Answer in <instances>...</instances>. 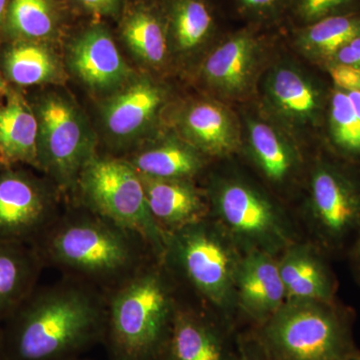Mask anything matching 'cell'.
Instances as JSON below:
<instances>
[{
    "instance_id": "cell-1",
    "label": "cell",
    "mask_w": 360,
    "mask_h": 360,
    "mask_svg": "<svg viewBox=\"0 0 360 360\" xmlns=\"http://www.w3.org/2000/svg\"><path fill=\"white\" fill-rule=\"evenodd\" d=\"M106 326V297L65 277L39 288L4 322L7 360H73L98 342Z\"/></svg>"
},
{
    "instance_id": "cell-2",
    "label": "cell",
    "mask_w": 360,
    "mask_h": 360,
    "mask_svg": "<svg viewBox=\"0 0 360 360\" xmlns=\"http://www.w3.org/2000/svg\"><path fill=\"white\" fill-rule=\"evenodd\" d=\"M82 208L58 215L32 246L44 266L108 295L155 258L139 234Z\"/></svg>"
},
{
    "instance_id": "cell-3",
    "label": "cell",
    "mask_w": 360,
    "mask_h": 360,
    "mask_svg": "<svg viewBox=\"0 0 360 360\" xmlns=\"http://www.w3.org/2000/svg\"><path fill=\"white\" fill-rule=\"evenodd\" d=\"M105 297L110 359L160 360L179 304L165 264L150 260Z\"/></svg>"
},
{
    "instance_id": "cell-4",
    "label": "cell",
    "mask_w": 360,
    "mask_h": 360,
    "mask_svg": "<svg viewBox=\"0 0 360 360\" xmlns=\"http://www.w3.org/2000/svg\"><path fill=\"white\" fill-rule=\"evenodd\" d=\"M252 335L270 360H342L360 352L354 314L338 300L285 302Z\"/></svg>"
},
{
    "instance_id": "cell-5",
    "label": "cell",
    "mask_w": 360,
    "mask_h": 360,
    "mask_svg": "<svg viewBox=\"0 0 360 360\" xmlns=\"http://www.w3.org/2000/svg\"><path fill=\"white\" fill-rule=\"evenodd\" d=\"M243 252L224 231L205 219L168 233L162 264L225 317L236 307V278Z\"/></svg>"
},
{
    "instance_id": "cell-6",
    "label": "cell",
    "mask_w": 360,
    "mask_h": 360,
    "mask_svg": "<svg viewBox=\"0 0 360 360\" xmlns=\"http://www.w3.org/2000/svg\"><path fill=\"white\" fill-rule=\"evenodd\" d=\"M208 200L213 221L243 253L260 251L278 257L296 240L283 210L246 180L215 179Z\"/></svg>"
},
{
    "instance_id": "cell-7",
    "label": "cell",
    "mask_w": 360,
    "mask_h": 360,
    "mask_svg": "<svg viewBox=\"0 0 360 360\" xmlns=\"http://www.w3.org/2000/svg\"><path fill=\"white\" fill-rule=\"evenodd\" d=\"M330 153L315 160L307 179V222L326 255L349 250L360 236V172Z\"/></svg>"
},
{
    "instance_id": "cell-8",
    "label": "cell",
    "mask_w": 360,
    "mask_h": 360,
    "mask_svg": "<svg viewBox=\"0 0 360 360\" xmlns=\"http://www.w3.org/2000/svg\"><path fill=\"white\" fill-rule=\"evenodd\" d=\"M85 208L139 234L162 262L168 233L149 210L141 175L127 161L94 156L78 179Z\"/></svg>"
},
{
    "instance_id": "cell-9",
    "label": "cell",
    "mask_w": 360,
    "mask_h": 360,
    "mask_svg": "<svg viewBox=\"0 0 360 360\" xmlns=\"http://www.w3.org/2000/svg\"><path fill=\"white\" fill-rule=\"evenodd\" d=\"M39 167L63 187L77 186L94 144L77 110L58 97L45 99L39 108Z\"/></svg>"
},
{
    "instance_id": "cell-10",
    "label": "cell",
    "mask_w": 360,
    "mask_h": 360,
    "mask_svg": "<svg viewBox=\"0 0 360 360\" xmlns=\"http://www.w3.org/2000/svg\"><path fill=\"white\" fill-rule=\"evenodd\" d=\"M53 198L26 172H0V240L34 245L58 219Z\"/></svg>"
},
{
    "instance_id": "cell-11",
    "label": "cell",
    "mask_w": 360,
    "mask_h": 360,
    "mask_svg": "<svg viewBox=\"0 0 360 360\" xmlns=\"http://www.w3.org/2000/svg\"><path fill=\"white\" fill-rule=\"evenodd\" d=\"M329 91L292 65L267 75L264 98L271 115L291 129H316L324 123Z\"/></svg>"
},
{
    "instance_id": "cell-12",
    "label": "cell",
    "mask_w": 360,
    "mask_h": 360,
    "mask_svg": "<svg viewBox=\"0 0 360 360\" xmlns=\"http://www.w3.org/2000/svg\"><path fill=\"white\" fill-rule=\"evenodd\" d=\"M236 345L229 323L179 304L160 360H232Z\"/></svg>"
},
{
    "instance_id": "cell-13",
    "label": "cell",
    "mask_w": 360,
    "mask_h": 360,
    "mask_svg": "<svg viewBox=\"0 0 360 360\" xmlns=\"http://www.w3.org/2000/svg\"><path fill=\"white\" fill-rule=\"evenodd\" d=\"M328 255L314 241L295 240L277 257L285 302H336L338 281Z\"/></svg>"
},
{
    "instance_id": "cell-14",
    "label": "cell",
    "mask_w": 360,
    "mask_h": 360,
    "mask_svg": "<svg viewBox=\"0 0 360 360\" xmlns=\"http://www.w3.org/2000/svg\"><path fill=\"white\" fill-rule=\"evenodd\" d=\"M260 56L259 39L250 32H238L210 52L201 73L206 84L221 96L240 98L252 86Z\"/></svg>"
},
{
    "instance_id": "cell-15",
    "label": "cell",
    "mask_w": 360,
    "mask_h": 360,
    "mask_svg": "<svg viewBox=\"0 0 360 360\" xmlns=\"http://www.w3.org/2000/svg\"><path fill=\"white\" fill-rule=\"evenodd\" d=\"M285 302L277 257L260 251L243 253L236 278V309L255 326Z\"/></svg>"
},
{
    "instance_id": "cell-16",
    "label": "cell",
    "mask_w": 360,
    "mask_h": 360,
    "mask_svg": "<svg viewBox=\"0 0 360 360\" xmlns=\"http://www.w3.org/2000/svg\"><path fill=\"white\" fill-rule=\"evenodd\" d=\"M139 175L149 210L167 233L210 217V205L191 179H162Z\"/></svg>"
},
{
    "instance_id": "cell-17",
    "label": "cell",
    "mask_w": 360,
    "mask_h": 360,
    "mask_svg": "<svg viewBox=\"0 0 360 360\" xmlns=\"http://www.w3.org/2000/svg\"><path fill=\"white\" fill-rule=\"evenodd\" d=\"M70 58L78 77L96 90L115 89L130 73L112 37L101 26L82 33L71 46Z\"/></svg>"
},
{
    "instance_id": "cell-18",
    "label": "cell",
    "mask_w": 360,
    "mask_h": 360,
    "mask_svg": "<svg viewBox=\"0 0 360 360\" xmlns=\"http://www.w3.org/2000/svg\"><path fill=\"white\" fill-rule=\"evenodd\" d=\"M248 149L258 172L276 187L290 186L302 168V160L288 136L258 118L246 120Z\"/></svg>"
},
{
    "instance_id": "cell-19",
    "label": "cell",
    "mask_w": 360,
    "mask_h": 360,
    "mask_svg": "<svg viewBox=\"0 0 360 360\" xmlns=\"http://www.w3.org/2000/svg\"><path fill=\"white\" fill-rule=\"evenodd\" d=\"M44 267L33 246L0 240V324L37 290Z\"/></svg>"
},
{
    "instance_id": "cell-20",
    "label": "cell",
    "mask_w": 360,
    "mask_h": 360,
    "mask_svg": "<svg viewBox=\"0 0 360 360\" xmlns=\"http://www.w3.org/2000/svg\"><path fill=\"white\" fill-rule=\"evenodd\" d=\"M182 129L189 144L202 155L227 156L240 144V131L231 111L213 101L191 106L182 120Z\"/></svg>"
},
{
    "instance_id": "cell-21",
    "label": "cell",
    "mask_w": 360,
    "mask_h": 360,
    "mask_svg": "<svg viewBox=\"0 0 360 360\" xmlns=\"http://www.w3.org/2000/svg\"><path fill=\"white\" fill-rule=\"evenodd\" d=\"M163 101L165 94L160 86L148 79L137 80L106 104V127L117 139H130L151 122Z\"/></svg>"
},
{
    "instance_id": "cell-22",
    "label": "cell",
    "mask_w": 360,
    "mask_h": 360,
    "mask_svg": "<svg viewBox=\"0 0 360 360\" xmlns=\"http://www.w3.org/2000/svg\"><path fill=\"white\" fill-rule=\"evenodd\" d=\"M39 124L37 116L18 94H9L0 108V156L6 162L39 167Z\"/></svg>"
},
{
    "instance_id": "cell-23",
    "label": "cell",
    "mask_w": 360,
    "mask_h": 360,
    "mask_svg": "<svg viewBox=\"0 0 360 360\" xmlns=\"http://www.w3.org/2000/svg\"><path fill=\"white\" fill-rule=\"evenodd\" d=\"M127 162L139 174L162 179H191L205 167L200 151L177 141L142 150Z\"/></svg>"
},
{
    "instance_id": "cell-24",
    "label": "cell",
    "mask_w": 360,
    "mask_h": 360,
    "mask_svg": "<svg viewBox=\"0 0 360 360\" xmlns=\"http://www.w3.org/2000/svg\"><path fill=\"white\" fill-rule=\"evenodd\" d=\"M359 35L360 11L307 25L298 33L296 46L307 58L324 68L341 47Z\"/></svg>"
},
{
    "instance_id": "cell-25",
    "label": "cell",
    "mask_w": 360,
    "mask_h": 360,
    "mask_svg": "<svg viewBox=\"0 0 360 360\" xmlns=\"http://www.w3.org/2000/svg\"><path fill=\"white\" fill-rule=\"evenodd\" d=\"M324 124L330 153L360 167V120L347 92L331 85Z\"/></svg>"
},
{
    "instance_id": "cell-26",
    "label": "cell",
    "mask_w": 360,
    "mask_h": 360,
    "mask_svg": "<svg viewBox=\"0 0 360 360\" xmlns=\"http://www.w3.org/2000/svg\"><path fill=\"white\" fill-rule=\"evenodd\" d=\"M9 79L20 85L51 82L58 77L56 58L51 51L30 40H20L9 47L4 58Z\"/></svg>"
},
{
    "instance_id": "cell-27",
    "label": "cell",
    "mask_w": 360,
    "mask_h": 360,
    "mask_svg": "<svg viewBox=\"0 0 360 360\" xmlns=\"http://www.w3.org/2000/svg\"><path fill=\"white\" fill-rule=\"evenodd\" d=\"M4 27L25 40L49 39L58 27V15L51 0H11Z\"/></svg>"
},
{
    "instance_id": "cell-28",
    "label": "cell",
    "mask_w": 360,
    "mask_h": 360,
    "mask_svg": "<svg viewBox=\"0 0 360 360\" xmlns=\"http://www.w3.org/2000/svg\"><path fill=\"white\" fill-rule=\"evenodd\" d=\"M125 41L142 60L160 65L167 56V37L160 18L148 9L134 11L122 27Z\"/></svg>"
},
{
    "instance_id": "cell-29",
    "label": "cell",
    "mask_w": 360,
    "mask_h": 360,
    "mask_svg": "<svg viewBox=\"0 0 360 360\" xmlns=\"http://www.w3.org/2000/svg\"><path fill=\"white\" fill-rule=\"evenodd\" d=\"M214 21L202 0H174L170 11V30L177 49L191 51L205 44Z\"/></svg>"
},
{
    "instance_id": "cell-30",
    "label": "cell",
    "mask_w": 360,
    "mask_h": 360,
    "mask_svg": "<svg viewBox=\"0 0 360 360\" xmlns=\"http://www.w3.org/2000/svg\"><path fill=\"white\" fill-rule=\"evenodd\" d=\"M360 11V0H296L295 11L305 23Z\"/></svg>"
},
{
    "instance_id": "cell-31",
    "label": "cell",
    "mask_w": 360,
    "mask_h": 360,
    "mask_svg": "<svg viewBox=\"0 0 360 360\" xmlns=\"http://www.w3.org/2000/svg\"><path fill=\"white\" fill-rule=\"evenodd\" d=\"M326 70L333 86L345 91H360V70L345 65H328Z\"/></svg>"
},
{
    "instance_id": "cell-32",
    "label": "cell",
    "mask_w": 360,
    "mask_h": 360,
    "mask_svg": "<svg viewBox=\"0 0 360 360\" xmlns=\"http://www.w3.org/2000/svg\"><path fill=\"white\" fill-rule=\"evenodd\" d=\"M286 0H238L243 13L255 18H271L283 11Z\"/></svg>"
},
{
    "instance_id": "cell-33",
    "label": "cell",
    "mask_w": 360,
    "mask_h": 360,
    "mask_svg": "<svg viewBox=\"0 0 360 360\" xmlns=\"http://www.w3.org/2000/svg\"><path fill=\"white\" fill-rule=\"evenodd\" d=\"M232 360H270L252 333L236 336V352Z\"/></svg>"
},
{
    "instance_id": "cell-34",
    "label": "cell",
    "mask_w": 360,
    "mask_h": 360,
    "mask_svg": "<svg viewBox=\"0 0 360 360\" xmlns=\"http://www.w3.org/2000/svg\"><path fill=\"white\" fill-rule=\"evenodd\" d=\"M350 65L360 70V35L341 47L326 65Z\"/></svg>"
},
{
    "instance_id": "cell-35",
    "label": "cell",
    "mask_w": 360,
    "mask_h": 360,
    "mask_svg": "<svg viewBox=\"0 0 360 360\" xmlns=\"http://www.w3.org/2000/svg\"><path fill=\"white\" fill-rule=\"evenodd\" d=\"M89 11L94 13L111 15L117 11L120 0H79Z\"/></svg>"
},
{
    "instance_id": "cell-36",
    "label": "cell",
    "mask_w": 360,
    "mask_h": 360,
    "mask_svg": "<svg viewBox=\"0 0 360 360\" xmlns=\"http://www.w3.org/2000/svg\"><path fill=\"white\" fill-rule=\"evenodd\" d=\"M348 257H349L350 265H352V271H354L355 277L360 283V236L356 240L352 243L349 250L347 251Z\"/></svg>"
},
{
    "instance_id": "cell-37",
    "label": "cell",
    "mask_w": 360,
    "mask_h": 360,
    "mask_svg": "<svg viewBox=\"0 0 360 360\" xmlns=\"http://www.w3.org/2000/svg\"><path fill=\"white\" fill-rule=\"evenodd\" d=\"M9 1H11V0H0V30L6 26Z\"/></svg>"
},
{
    "instance_id": "cell-38",
    "label": "cell",
    "mask_w": 360,
    "mask_h": 360,
    "mask_svg": "<svg viewBox=\"0 0 360 360\" xmlns=\"http://www.w3.org/2000/svg\"><path fill=\"white\" fill-rule=\"evenodd\" d=\"M0 360H7L6 335L1 324H0Z\"/></svg>"
},
{
    "instance_id": "cell-39",
    "label": "cell",
    "mask_w": 360,
    "mask_h": 360,
    "mask_svg": "<svg viewBox=\"0 0 360 360\" xmlns=\"http://www.w3.org/2000/svg\"><path fill=\"white\" fill-rule=\"evenodd\" d=\"M342 360H360V352H357V354L352 355V356L347 357V359Z\"/></svg>"
},
{
    "instance_id": "cell-40",
    "label": "cell",
    "mask_w": 360,
    "mask_h": 360,
    "mask_svg": "<svg viewBox=\"0 0 360 360\" xmlns=\"http://www.w3.org/2000/svg\"><path fill=\"white\" fill-rule=\"evenodd\" d=\"M4 89V82H2L1 78H0V90Z\"/></svg>"
},
{
    "instance_id": "cell-41",
    "label": "cell",
    "mask_w": 360,
    "mask_h": 360,
    "mask_svg": "<svg viewBox=\"0 0 360 360\" xmlns=\"http://www.w3.org/2000/svg\"><path fill=\"white\" fill-rule=\"evenodd\" d=\"M73 360H82V359H73Z\"/></svg>"
},
{
    "instance_id": "cell-42",
    "label": "cell",
    "mask_w": 360,
    "mask_h": 360,
    "mask_svg": "<svg viewBox=\"0 0 360 360\" xmlns=\"http://www.w3.org/2000/svg\"><path fill=\"white\" fill-rule=\"evenodd\" d=\"M0 160H1V156H0Z\"/></svg>"
}]
</instances>
